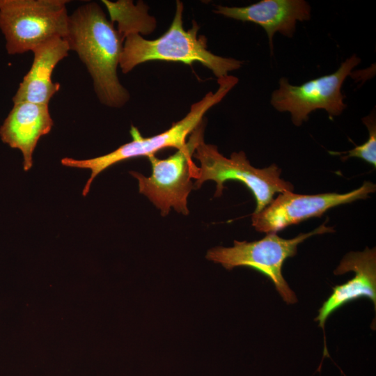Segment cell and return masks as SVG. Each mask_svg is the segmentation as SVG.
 Returning <instances> with one entry per match:
<instances>
[{
    "label": "cell",
    "mask_w": 376,
    "mask_h": 376,
    "mask_svg": "<svg viewBox=\"0 0 376 376\" xmlns=\"http://www.w3.org/2000/svg\"><path fill=\"white\" fill-rule=\"evenodd\" d=\"M65 39L86 65L100 102L111 108L124 106L130 93L119 81L117 68L125 39L102 8L89 2L75 10Z\"/></svg>",
    "instance_id": "6da1fadb"
},
{
    "label": "cell",
    "mask_w": 376,
    "mask_h": 376,
    "mask_svg": "<svg viewBox=\"0 0 376 376\" xmlns=\"http://www.w3.org/2000/svg\"><path fill=\"white\" fill-rule=\"evenodd\" d=\"M183 3L176 1L173 21L166 31L155 40H147L137 33L125 38L119 66L123 73L151 61L180 62L191 65L198 62L220 79L240 69L242 61L216 55L207 49L205 36L198 35L199 25L193 21L191 29L183 26Z\"/></svg>",
    "instance_id": "7a4b0ae2"
},
{
    "label": "cell",
    "mask_w": 376,
    "mask_h": 376,
    "mask_svg": "<svg viewBox=\"0 0 376 376\" xmlns=\"http://www.w3.org/2000/svg\"><path fill=\"white\" fill-rule=\"evenodd\" d=\"M237 82L238 79L231 75L217 79L219 86L215 92H208L201 100L192 104L189 111L183 118L173 123L169 129L163 132L143 137L136 127L132 126L130 134L132 140L113 151L87 159L64 157L61 162L65 166L91 171V175L82 190V195L86 196L93 180L109 167L132 158L155 155L165 148H175L178 150L182 148L187 143V137L203 121L207 111L220 102Z\"/></svg>",
    "instance_id": "3957f363"
},
{
    "label": "cell",
    "mask_w": 376,
    "mask_h": 376,
    "mask_svg": "<svg viewBox=\"0 0 376 376\" xmlns=\"http://www.w3.org/2000/svg\"><path fill=\"white\" fill-rule=\"evenodd\" d=\"M193 157L200 162L194 189L207 180L216 182L214 197L221 196L224 182L236 180L244 184L253 194L256 206L253 214L262 211L276 193L292 191V185L280 178L281 171L272 164L264 169L253 167L243 151L233 152L230 158L221 154L216 146L205 143L203 139L196 146Z\"/></svg>",
    "instance_id": "277c9868"
},
{
    "label": "cell",
    "mask_w": 376,
    "mask_h": 376,
    "mask_svg": "<svg viewBox=\"0 0 376 376\" xmlns=\"http://www.w3.org/2000/svg\"><path fill=\"white\" fill-rule=\"evenodd\" d=\"M203 121L191 132L186 144L165 159L155 155L148 157L151 164L150 176L131 171L130 173L138 181L139 191L146 196L166 216L171 208L188 215L187 198L194 189L191 179H196L198 166L192 160L195 149L204 139Z\"/></svg>",
    "instance_id": "5b68a950"
},
{
    "label": "cell",
    "mask_w": 376,
    "mask_h": 376,
    "mask_svg": "<svg viewBox=\"0 0 376 376\" xmlns=\"http://www.w3.org/2000/svg\"><path fill=\"white\" fill-rule=\"evenodd\" d=\"M326 222L307 233H300L292 239H283L276 233H268L257 241L235 240L231 247L217 246L207 252L206 258L230 270L236 267L254 269L268 277L282 299L288 304L297 299L282 274L285 260L296 255L298 245L307 238L327 233L334 228Z\"/></svg>",
    "instance_id": "8992f818"
},
{
    "label": "cell",
    "mask_w": 376,
    "mask_h": 376,
    "mask_svg": "<svg viewBox=\"0 0 376 376\" xmlns=\"http://www.w3.org/2000/svg\"><path fill=\"white\" fill-rule=\"evenodd\" d=\"M65 0H0V29L9 54L32 51L54 37L65 38L69 15Z\"/></svg>",
    "instance_id": "52a82bcc"
},
{
    "label": "cell",
    "mask_w": 376,
    "mask_h": 376,
    "mask_svg": "<svg viewBox=\"0 0 376 376\" xmlns=\"http://www.w3.org/2000/svg\"><path fill=\"white\" fill-rule=\"evenodd\" d=\"M360 62L361 58L354 54L336 72L299 86L292 85L288 79L282 77L279 88L272 93L270 103L280 112H289L296 126L307 121L309 114L317 109L325 110L331 118L338 116L347 107L345 96L341 91L343 84Z\"/></svg>",
    "instance_id": "ba28073f"
},
{
    "label": "cell",
    "mask_w": 376,
    "mask_h": 376,
    "mask_svg": "<svg viewBox=\"0 0 376 376\" xmlns=\"http://www.w3.org/2000/svg\"><path fill=\"white\" fill-rule=\"evenodd\" d=\"M375 191V185L364 182L361 187L345 194L324 193L304 195L284 192L262 211L252 214V226L258 232L276 233L311 217H321L328 210L367 198Z\"/></svg>",
    "instance_id": "9c48e42d"
},
{
    "label": "cell",
    "mask_w": 376,
    "mask_h": 376,
    "mask_svg": "<svg viewBox=\"0 0 376 376\" xmlns=\"http://www.w3.org/2000/svg\"><path fill=\"white\" fill-rule=\"evenodd\" d=\"M214 12L263 27L267 33L272 54L276 33L291 38L295 32L297 22L309 20L311 15L310 5L304 0H261L244 7L217 6Z\"/></svg>",
    "instance_id": "30bf717a"
},
{
    "label": "cell",
    "mask_w": 376,
    "mask_h": 376,
    "mask_svg": "<svg viewBox=\"0 0 376 376\" xmlns=\"http://www.w3.org/2000/svg\"><path fill=\"white\" fill-rule=\"evenodd\" d=\"M352 271L355 276L347 282L336 285L318 311L315 321L324 329L327 318L336 310L349 301L367 297L376 305V251L366 248L363 251L350 252L334 270L336 275Z\"/></svg>",
    "instance_id": "8fae6325"
},
{
    "label": "cell",
    "mask_w": 376,
    "mask_h": 376,
    "mask_svg": "<svg viewBox=\"0 0 376 376\" xmlns=\"http://www.w3.org/2000/svg\"><path fill=\"white\" fill-rule=\"evenodd\" d=\"M53 125L48 105L16 102L0 127V138L10 148L21 151L23 169L28 171L33 166V153L38 140L49 133Z\"/></svg>",
    "instance_id": "7c38bea8"
},
{
    "label": "cell",
    "mask_w": 376,
    "mask_h": 376,
    "mask_svg": "<svg viewBox=\"0 0 376 376\" xmlns=\"http://www.w3.org/2000/svg\"><path fill=\"white\" fill-rule=\"evenodd\" d=\"M69 51L67 40L61 37L52 38L34 47L32 65L19 84L13 97V103L29 102L48 105L60 89V84L52 80L53 70Z\"/></svg>",
    "instance_id": "4fadbf2b"
},
{
    "label": "cell",
    "mask_w": 376,
    "mask_h": 376,
    "mask_svg": "<svg viewBox=\"0 0 376 376\" xmlns=\"http://www.w3.org/2000/svg\"><path fill=\"white\" fill-rule=\"evenodd\" d=\"M107 7L111 16V22H118V31L125 38L130 33L142 31L139 24L144 17H149L147 14V8L144 5L141 7L134 6L130 1H118L111 2L107 0L102 1Z\"/></svg>",
    "instance_id": "5bb4252c"
},
{
    "label": "cell",
    "mask_w": 376,
    "mask_h": 376,
    "mask_svg": "<svg viewBox=\"0 0 376 376\" xmlns=\"http://www.w3.org/2000/svg\"><path fill=\"white\" fill-rule=\"evenodd\" d=\"M368 130L369 136L367 141L360 146L347 152V155L343 157V159L349 157H357L363 159L376 166V121L375 114L372 112L362 119Z\"/></svg>",
    "instance_id": "9a60e30c"
}]
</instances>
